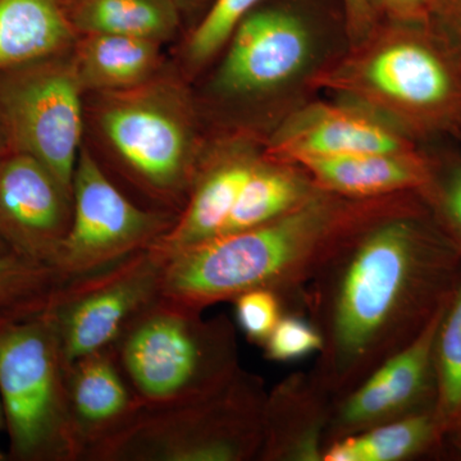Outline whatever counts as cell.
<instances>
[{"label":"cell","mask_w":461,"mask_h":461,"mask_svg":"<svg viewBox=\"0 0 461 461\" xmlns=\"http://www.w3.org/2000/svg\"><path fill=\"white\" fill-rule=\"evenodd\" d=\"M65 12L72 27L85 35L111 33L162 42L180 23L173 0H69Z\"/></svg>","instance_id":"obj_22"},{"label":"cell","mask_w":461,"mask_h":461,"mask_svg":"<svg viewBox=\"0 0 461 461\" xmlns=\"http://www.w3.org/2000/svg\"><path fill=\"white\" fill-rule=\"evenodd\" d=\"M320 190L302 167L273 159L263 151L220 236L269 222L303 204Z\"/></svg>","instance_id":"obj_21"},{"label":"cell","mask_w":461,"mask_h":461,"mask_svg":"<svg viewBox=\"0 0 461 461\" xmlns=\"http://www.w3.org/2000/svg\"><path fill=\"white\" fill-rule=\"evenodd\" d=\"M111 95L99 118L115 153L141 189L167 204L186 205L203 166L184 98L144 85Z\"/></svg>","instance_id":"obj_8"},{"label":"cell","mask_w":461,"mask_h":461,"mask_svg":"<svg viewBox=\"0 0 461 461\" xmlns=\"http://www.w3.org/2000/svg\"><path fill=\"white\" fill-rule=\"evenodd\" d=\"M418 144L461 131V56L432 20L375 21L315 81Z\"/></svg>","instance_id":"obj_3"},{"label":"cell","mask_w":461,"mask_h":461,"mask_svg":"<svg viewBox=\"0 0 461 461\" xmlns=\"http://www.w3.org/2000/svg\"><path fill=\"white\" fill-rule=\"evenodd\" d=\"M459 251L412 191L306 285L302 303L323 339L309 375L333 402L411 344L448 302Z\"/></svg>","instance_id":"obj_1"},{"label":"cell","mask_w":461,"mask_h":461,"mask_svg":"<svg viewBox=\"0 0 461 461\" xmlns=\"http://www.w3.org/2000/svg\"><path fill=\"white\" fill-rule=\"evenodd\" d=\"M436 402L442 432L461 426V276L439 321L435 342Z\"/></svg>","instance_id":"obj_25"},{"label":"cell","mask_w":461,"mask_h":461,"mask_svg":"<svg viewBox=\"0 0 461 461\" xmlns=\"http://www.w3.org/2000/svg\"><path fill=\"white\" fill-rule=\"evenodd\" d=\"M163 258L153 248L63 282L45 314L67 364L111 348L130 321L160 297Z\"/></svg>","instance_id":"obj_10"},{"label":"cell","mask_w":461,"mask_h":461,"mask_svg":"<svg viewBox=\"0 0 461 461\" xmlns=\"http://www.w3.org/2000/svg\"><path fill=\"white\" fill-rule=\"evenodd\" d=\"M459 445L461 446V435H460V442H459Z\"/></svg>","instance_id":"obj_37"},{"label":"cell","mask_w":461,"mask_h":461,"mask_svg":"<svg viewBox=\"0 0 461 461\" xmlns=\"http://www.w3.org/2000/svg\"><path fill=\"white\" fill-rule=\"evenodd\" d=\"M72 200L71 227L50 263L66 281L153 247L178 217L133 204L85 149L76 163Z\"/></svg>","instance_id":"obj_9"},{"label":"cell","mask_w":461,"mask_h":461,"mask_svg":"<svg viewBox=\"0 0 461 461\" xmlns=\"http://www.w3.org/2000/svg\"><path fill=\"white\" fill-rule=\"evenodd\" d=\"M350 42L345 0H262L224 45L211 89L263 109L269 135L315 98V81Z\"/></svg>","instance_id":"obj_4"},{"label":"cell","mask_w":461,"mask_h":461,"mask_svg":"<svg viewBox=\"0 0 461 461\" xmlns=\"http://www.w3.org/2000/svg\"><path fill=\"white\" fill-rule=\"evenodd\" d=\"M159 44L133 36L85 35L74 59L76 75L83 89L109 94L138 89L156 71Z\"/></svg>","instance_id":"obj_19"},{"label":"cell","mask_w":461,"mask_h":461,"mask_svg":"<svg viewBox=\"0 0 461 461\" xmlns=\"http://www.w3.org/2000/svg\"><path fill=\"white\" fill-rule=\"evenodd\" d=\"M441 140L423 144L429 178L418 190L421 202L446 235L461 250V145Z\"/></svg>","instance_id":"obj_26"},{"label":"cell","mask_w":461,"mask_h":461,"mask_svg":"<svg viewBox=\"0 0 461 461\" xmlns=\"http://www.w3.org/2000/svg\"><path fill=\"white\" fill-rule=\"evenodd\" d=\"M12 253L11 250L7 248V245L0 240V256H5V254Z\"/></svg>","instance_id":"obj_34"},{"label":"cell","mask_w":461,"mask_h":461,"mask_svg":"<svg viewBox=\"0 0 461 461\" xmlns=\"http://www.w3.org/2000/svg\"><path fill=\"white\" fill-rule=\"evenodd\" d=\"M408 193L353 199L320 190L293 211L166 257L160 297L203 312L256 288L302 296L357 230Z\"/></svg>","instance_id":"obj_2"},{"label":"cell","mask_w":461,"mask_h":461,"mask_svg":"<svg viewBox=\"0 0 461 461\" xmlns=\"http://www.w3.org/2000/svg\"><path fill=\"white\" fill-rule=\"evenodd\" d=\"M267 391L241 369L209 395L142 408L89 461H249L262 450Z\"/></svg>","instance_id":"obj_6"},{"label":"cell","mask_w":461,"mask_h":461,"mask_svg":"<svg viewBox=\"0 0 461 461\" xmlns=\"http://www.w3.org/2000/svg\"><path fill=\"white\" fill-rule=\"evenodd\" d=\"M74 32L58 0H0V69L59 53Z\"/></svg>","instance_id":"obj_20"},{"label":"cell","mask_w":461,"mask_h":461,"mask_svg":"<svg viewBox=\"0 0 461 461\" xmlns=\"http://www.w3.org/2000/svg\"><path fill=\"white\" fill-rule=\"evenodd\" d=\"M444 435L435 411L411 412L387 423L335 439L321 461H402L429 450Z\"/></svg>","instance_id":"obj_23"},{"label":"cell","mask_w":461,"mask_h":461,"mask_svg":"<svg viewBox=\"0 0 461 461\" xmlns=\"http://www.w3.org/2000/svg\"><path fill=\"white\" fill-rule=\"evenodd\" d=\"M67 366L45 312L0 330V399L9 437L8 459L81 461Z\"/></svg>","instance_id":"obj_7"},{"label":"cell","mask_w":461,"mask_h":461,"mask_svg":"<svg viewBox=\"0 0 461 461\" xmlns=\"http://www.w3.org/2000/svg\"><path fill=\"white\" fill-rule=\"evenodd\" d=\"M321 346L323 339L311 320L300 314L285 313L263 348L267 359L290 363L320 353Z\"/></svg>","instance_id":"obj_28"},{"label":"cell","mask_w":461,"mask_h":461,"mask_svg":"<svg viewBox=\"0 0 461 461\" xmlns=\"http://www.w3.org/2000/svg\"><path fill=\"white\" fill-rule=\"evenodd\" d=\"M187 2H196V0H187Z\"/></svg>","instance_id":"obj_36"},{"label":"cell","mask_w":461,"mask_h":461,"mask_svg":"<svg viewBox=\"0 0 461 461\" xmlns=\"http://www.w3.org/2000/svg\"><path fill=\"white\" fill-rule=\"evenodd\" d=\"M72 212L71 191L38 159L17 151L0 159V240L12 253L50 267Z\"/></svg>","instance_id":"obj_13"},{"label":"cell","mask_w":461,"mask_h":461,"mask_svg":"<svg viewBox=\"0 0 461 461\" xmlns=\"http://www.w3.org/2000/svg\"><path fill=\"white\" fill-rule=\"evenodd\" d=\"M81 90L74 62L38 67L0 84V117L14 151L38 159L71 193L83 135Z\"/></svg>","instance_id":"obj_11"},{"label":"cell","mask_w":461,"mask_h":461,"mask_svg":"<svg viewBox=\"0 0 461 461\" xmlns=\"http://www.w3.org/2000/svg\"><path fill=\"white\" fill-rule=\"evenodd\" d=\"M375 21H426L432 14L433 0H366Z\"/></svg>","instance_id":"obj_30"},{"label":"cell","mask_w":461,"mask_h":461,"mask_svg":"<svg viewBox=\"0 0 461 461\" xmlns=\"http://www.w3.org/2000/svg\"><path fill=\"white\" fill-rule=\"evenodd\" d=\"M236 324L251 344L263 346L285 311L284 299L275 291L256 288L233 300Z\"/></svg>","instance_id":"obj_29"},{"label":"cell","mask_w":461,"mask_h":461,"mask_svg":"<svg viewBox=\"0 0 461 461\" xmlns=\"http://www.w3.org/2000/svg\"><path fill=\"white\" fill-rule=\"evenodd\" d=\"M263 151L264 145L235 142L205 162L177 220L150 248L166 258L220 236Z\"/></svg>","instance_id":"obj_16"},{"label":"cell","mask_w":461,"mask_h":461,"mask_svg":"<svg viewBox=\"0 0 461 461\" xmlns=\"http://www.w3.org/2000/svg\"><path fill=\"white\" fill-rule=\"evenodd\" d=\"M0 159H2V158H0Z\"/></svg>","instance_id":"obj_38"},{"label":"cell","mask_w":461,"mask_h":461,"mask_svg":"<svg viewBox=\"0 0 461 461\" xmlns=\"http://www.w3.org/2000/svg\"><path fill=\"white\" fill-rule=\"evenodd\" d=\"M333 400L309 373H296L267 395L262 461H321Z\"/></svg>","instance_id":"obj_17"},{"label":"cell","mask_w":461,"mask_h":461,"mask_svg":"<svg viewBox=\"0 0 461 461\" xmlns=\"http://www.w3.org/2000/svg\"><path fill=\"white\" fill-rule=\"evenodd\" d=\"M69 408L81 461L126 429L141 411L113 351L103 348L67 366Z\"/></svg>","instance_id":"obj_15"},{"label":"cell","mask_w":461,"mask_h":461,"mask_svg":"<svg viewBox=\"0 0 461 461\" xmlns=\"http://www.w3.org/2000/svg\"><path fill=\"white\" fill-rule=\"evenodd\" d=\"M5 426V412H3L2 399H0V429ZM8 460V454L3 453L0 448V461Z\"/></svg>","instance_id":"obj_33"},{"label":"cell","mask_w":461,"mask_h":461,"mask_svg":"<svg viewBox=\"0 0 461 461\" xmlns=\"http://www.w3.org/2000/svg\"><path fill=\"white\" fill-rule=\"evenodd\" d=\"M302 167L318 189L353 199H375L420 190L429 178L423 147L405 151L308 158Z\"/></svg>","instance_id":"obj_18"},{"label":"cell","mask_w":461,"mask_h":461,"mask_svg":"<svg viewBox=\"0 0 461 461\" xmlns=\"http://www.w3.org/2000/svg\"><path fill=\"white\" fill-rule=\"evenodd\" d=\"M351 42L359 41L375 25L366 0H345Z\"/></svg>","instance_id":"obj_32"},{"label":"cell","mask_w":461,"mask_h":461,"mask_svg":"<svg viewBox=\"0 0 461 461\" xmlns=\"http://www.w3.org/2000/svg\"><path fill=\"white\" fill-rule=\"evenodd\" d=\"M430 20L461 56V0H433Z\"/></svg>","instance_id":"obj_31"},{"label":"cell","mask_w":461,"mask_h":461,"mask_svg":"<svg viewBox=\"0 0 461 461\" xmlns=\"http://www.w3.org/2000/svg\"><path fill=\"white\" fill-rule=\"evenodd\" d=\"M446 304L411 344L333 402L327 445L421 411L420 403L429 391L430 379L435 377L436 335Z\"/></svg>","instance_id":"obj_14"},{"label":"cell","mask_w":461,"mask_h":461,"mask_svg":"<svg viewBox=\"0 0 461 461\" xmlns=\"http://www.w3.org/2000/svg\"><path fill=\"white\" fill-rule=\"evenodd\" d=\"M420 147L369 109L333 96L309 100L264 139L267 156L290 163Z\"/></svg>","instance_id":"obj_12"},{"label":"cell","mask_w":461,"mask_h":461,"mask_svg":"<svg viewBox=\"0 0 461 461\" xmlns=\"http://www.w3.org/2000/svg\"><path fill=\"white\" fill-rule=\"evenodd\" d=\"M455 140L459 141L461 145V131L459 132V135H457L456 138H455Z\"/></svg>","instance_id":"obj_35"},{"label":"cell","mask_w":461,"mask_h":461,"mask_svg":"<svg viewBox=\"0 0 461 461\" xmlns=\"http://www.w3.org/2000/svg\"><path fill=\"white\" fill-rule=\"evenodd\" d=\"M65 281L47 264L0 256V330L44 313Z\"/></svg>","instance_id":"obj_24"},{"label":"cell","mask_w":461,"mask_h":461,"mask_svg":"<svg viewBox=\"0 0 461 461\" xmlns=\"http://www.w3.org/2000/svg\"><path fill=\"white\" fill-rule=\"evenodd\" d=\"M262 0H214L191 33L186 57L193 67H202L223 50L230 35L249 12Z\"/></svg>","instance_id":"obj_27"},{"label":"cell","mask_w":461,"mask_h":461,"mask_svg":"<svg viewBox=\"0 0 461 461\" xmlns=\"http://www.w3.org/2000/svg\"><path fill=\"white\" fill-rule=\"evenodd\" d=\"M202 313L159 297L111 346L142 408L209 395L241 371L235 324Z\"/></svg>","instance_id":"obj_5"}]
</instances>
